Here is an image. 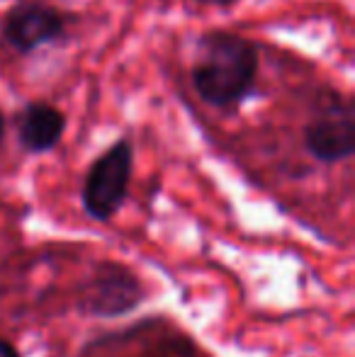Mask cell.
<instances>
[{
    "label": "cell",
    "instance_id": "obj_2",
    "mask_svg": "<svg viewBox=\"0 0 355 357\" xmlns=\"http://www.w3.org/2000/svg\"><path fill=\"white\" fill-rule=\"evenodd\" d=\"M134 149L129 139H117L103 151L88 168L83 180V209L90 219L109 221L122 209L132 183Z\"/></svg>",
    "mask_w": 355,
    "mask_h": 357
},
{
    "label": "cell",
    "instance_id": "obj_3",
    "mask_svg": "<svg viewBox=\"0 0 355 357\" xmlns=\"http://www.w3.org/2000/svg\"><path fill=\"white\" fill-rule=\"evenodd\" d=\"M304 149L319 163H341L355 151L353 109L338 93L328 90L319 98L309 122L304 124Z\"/></svg>",
    "mask_w": 355,
    "mask_h": 357
},
{
    "label": "cell",
    "instance_id": "obj_6",
    "mask_svg": "<svg viewBox=\"0 0 355 357\" xmlns=\"http://www.w3.org/2000/svg\"><path fill=\"white\" fill-rule=\"evenodd\" d=\"M17 124V142L27 153H47L56 149L66 132V114L52 102L34 100L27 102L15 117Z\"/></svg>",
    "mask_w": 355,
    "mask_h": 357
},
{
    "label": "cell",
    "instance_id": "obj_8",
    "mask_svg": "<svg viewBox=\"0 0 355 357\" xmlns=\"http://www.w3.org/2000/svg\"><path fill=\"white\" fill-rule=\"evenodd\" d=\"M0 357H20V353L15 350V345H10L8 340L0 338Z\"/></svg>",
    "mask_w": 355,
    "mask_h": 357
},
{
    "label": "cell",
    "instance_id": "obj_5",
    "mask_svg": "<svg viewBox=\"0 0 355 357\" xmlns=\"http://www.w3.org/2000/svg\"><path fill=\"white\" fill-rule=\"evenodd\" d=\"M144 299V287L132 270L105 263L83 289L81 309L93 316H122Z\"/></svg>",
    "mask_w": 355,
    "mask_h": 357
},
{
    "label": "cell",
    "instance_id": "obj_1",
    "mask_svg": "<svg viewBox=\"0 0 355 357\" xmlns=\"http://www.w3.org/2000/svg\"><path fill=\"white\" fill-rule=\"evenodd\" d=\"M261 54L248 37L212 29L197 39L190 83L197 98L214 109H234L256 95Z\"/></svg>",
    "mask_w": 355,
    "mask_h": 357
},
{
    "label": "cell",
    "instance_id": "obj_9",
    "mask_svg": "<svg viewBox=\"0 0 355 357\" xmlns=\"http://www.w3.org/2000/svg\"><path fill=\"white\" fill-rule=\"evenodd\" d=\"M3 137H5V117L0 112V144H3Z\"/></svg>",
    "mask_w": 355,
    "mask_h": 357
},
{
    "label": "cell",
    "instance_id": "obj_4",
    "mask_svg": "<svg viewBox=\"0 0 355 357\" xmlns=\"http://www.w3.org/2000/svg\"><path fill=\"white\" fill-rule=\"evenodd\" d=\"M3 42L17 54H32L66 34V17L59 8L44 3H17L5 13L0 24Z\"/></svg>",
    "mask_w": 355,
    "mask_h": 357
},
{
    "label": "cell",
    "instance_id": "obj_7",
    "mask_svg": "<svg viewBox=\"0 0 355 357\" xmlns=\"http://www.w3.org/2000/svg\"><path fill=\"white\" fill-rule=\"evenodd\" d=\"M199 5H209V8H232V5L241 3V0H195Z\"/></svg>",
    "mask_w": 355,
    "mask_h": 357
}]
</instances>
